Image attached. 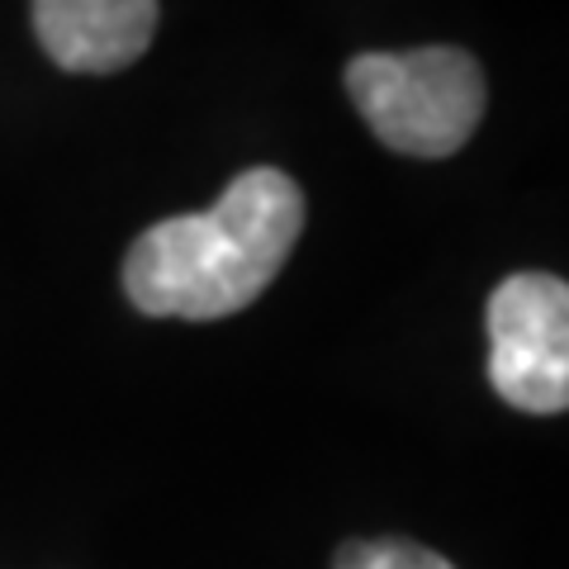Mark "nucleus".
Masks as SVG:
<instances>
[{"instance_id":"obj_4","label":"nucleus","mask_w":569,"mask_h":569,"mask_svg":"<svg viewBox=\"0 0 569 569\" xmlns=\"http://www.w3.org/2000/svg\"><path fill=\"white\" fill-rule=\"evenodd\" d=\"M157 0H33L43 52L67 71H123L152 48Z\"/></svg>"},{"instance_id":"obj_3","label":"nucleus","mask_w":569,"mask_h":569,"mask_svg":"<svg viewBox=\"0 0 569 569\" xmlns=\"http://www.w3.org/2000/svg\"><path fill=\"white\" fill-rule=\"evenodd\" d=\"M489 380L522 413L569 403V290L560 276H508L489 299Z\"/></svg>"},{"instance_id":"obj_1","label":"nucleus","mask_w":569,"mask_h":569,"mask_svg":"<svg viewBox=\"0 0 569 569\" xmlns=\"http://www.w3.org/2000/svg\"><path fill=\"white\" fill-rule=\"evenodd\" d=\"M305 233V190L276 167L233 176L213 209L148 228L123 261V290L152 318L209 323L266 295Z\"/></svg>"},{"instance_id":"obj_5","label":"nucleus","mask_w":569,"mask_h":569,"mask_svg":"<svg viewBox=\"0 0 569 569\" xmlns=\"http://www.w3.org/2000/svg\"><path fill=\"white\" fill-rule=\"evenodd\" d=\"M332 569H456L447 556L427 550L418 541H399V537H380V541H347L337 550Z\"/></svg>"},{"instance_id":"obj_2","label":"nucleus","mask_w":569,"mask_h":569,"mask_svg":"<svg viewBox=\"0 0 569 569\" xmlns=\"http://www.w3.org/2000/svg\"><path fill=\"white\" fill-rule=\"evenodd\" d=\"M347 91L376 138L403 157H451L485 119V71L460 48L361 52Z\"/></svg>"}]
</instances>
